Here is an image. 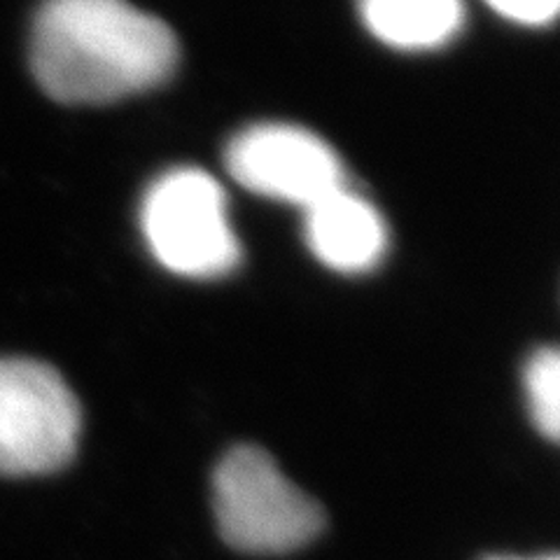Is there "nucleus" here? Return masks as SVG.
Listing matches in <instances>:
<instances>
[{
    "instance_id": "obj_10",
    "label": "nucleus",
    "mask_w": 560,
    "mask_h": 560,
    "mask_svg": "<svg viewBox=\"0 0 560 560\" xmlns=\"http://www.w3.org/2000/svg\"><path fill=\"white\" fill-rule=\"evenodd\" d=\"M490 560H518V558H490ZM537 560H558L556 556H547V558H537Z\"/></svg>"
},
{
    "instance_id": "obj_2",
    "label": "nucleus",
    "mask_w": 560,
    "mask_h": 560,
    "mask_svg": "<svg viewBox=\"0 0 560 560\" xmlns=\"http://www.w3.org/2000/svg\"><path fill=\"white\" fill-rule=\"evenodd\" d=\"M213 514L226 545L250 556L300 551L327 521L320 502L294 486L259 446H236L218 463Z\"/></svg>"
},
{
    "instance_id": "obj_6",
    "label": "nucleus",
    "mask_w": 560,
    "mask_h": 560,
    "mask_svg": "<svg viewBox=\"0 0 560 560\" xmlns=\"http://www.w3.org/2000/svg\"><path fill=\"white\" fill-rule=\"evenodd\" d=\"M311 253L339 273L372 271L388 250V226L378 210L346 185L304 210Z\"/></svg>"
},
{
    "instance_id": "obj_9",
    "label": "nucleus",
    "mask_w": 560,
    "mask_h": 560,
    "mask_svg": "<svg viewBox=\"0 0 560 560\" xmlns=\"http://www.w3.org/2000/svg\"><path fill=\"white\" fill-rule=\"evenodd\" d=\"M500 16L523 26H547L556 20L560 0H486Z\"/></svg>"
},
{
    "instance_id": "obj_1",
    "label": "nucleus",
    "mask_w": 560,
    "mask_h": 560,
    "mask_svg": "<svg viewBox=\"0 0 560 560\" xmlns=\"http://www.w3.org/2000/svg\"><path fill=\"white\" fill-rule=\"evenodd\" d=\"M173 31L129 0H45L31 31V70L66 105L115 103L166 82Z\"/></svg>"
},
{
    "instance_id": "obj_7",
    "label": "nucleus",
    "mask_w": 560,
    "mask_h": 560,
    "mask_svg": "<svg viewBox=\"0 0 560 560\" xmlns=\"http://www.w3.org/2000/svg\"><path fill=\"white\" fill-rule=\"evenodd\" d=\"M358 10L376 40L401 51L440 49L465 26L463 0H358Z\"/></svg>"
},
{
    "instance_id": "obj_5",
    "label": "nucleus",
    "mask_w": 560,
    "mask_h": 560,
    "mask_svg": "<svg viewBox=\"0 0 560 560\" xmlns=\"http://www.w3.org/2000/svg\"><path fill=\"white\" fill-rule=\"evenodd\" d=\"M224 162L241 187L302 210L346 185L339 154L320 136L280 121L243 129Z\"/></svg>"
},
{
    "instance_id": "obj_8",
    "label": "nucleus",
    "mask_w": 560,
    "mask_h": 560,
    "mask_svg": "<svg viewBox=\"0 0 560 560\" xmlns=\"http://www.w3.org/2000/svg\"><path fill=\"white\" fill-rule=\"evenodd\" d=\"M525 397L539 434L556 442L560 434V355L556 348H541L525 364Z\"/></svg>"
},
{
    "instance_id": "obj_3",
    "label": "nucleus",
    "mask_w": 560,
    "mask_h": 560,
    "mask_svg": "<svg viewBox=\"0 0 560 560\" xmlns=\"http://www.w3.org/2000/svg\"><path fill=\"white\" fill-rule=\"evenodd\" d=\"M140 230L154 259L185 278H220L241 261L220 183L199 168L156 178L140 203Z\"/></svg>"
},
{
    "instance_id": "obj_4",
    "label": "nucleus",
    "mask_w": 560,
    "mask_h": 560,
    "mask_svg": "<svg viewBox=\"0 0 560 560\" xmlns=\"http://www.w3.org/2000/svg\"><path fill=\"white\" fill-rule=\"evenodd\" d=\"M82 411L63 376L40 360L0 358V475L43 477L78 451Z\"/></svg>"
}]
</instances>
